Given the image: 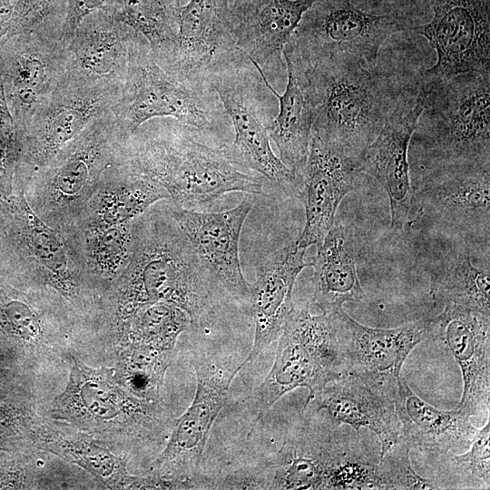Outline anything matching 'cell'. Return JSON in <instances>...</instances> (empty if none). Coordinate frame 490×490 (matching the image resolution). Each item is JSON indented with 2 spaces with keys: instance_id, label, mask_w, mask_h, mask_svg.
Here are the masks:
<instances>
[{
  "instance_id": "d6a6232c",
  "label": "cell",
  "mask_w": 490,
  "mask_h": 490,
  "mask_svg": "<svg viewBox=\"0 0 490 490\" xmlns=\"http://www.w3.org/2000/svg\"><path fill=\"white\" fill-rule=\"evenodd\" d=\"M44 448L81 466L110 488L146 489L148 477L129 474L126 460L117 456L103 444L84 435L53 429H39Z\"/></svg>"
},
{
  "instance_id": "c3c4849f",
  "label": "cell",
  "mask_w": 490,
  "mask_h": 490,
  "mask_svg": "<svg viewBox=\"0 0 490 490\" xmlns=\"http://www.w3.org/2000/svg\"><path fill=\"white\" fill-rule=\"evenodd\" d=\"M0 278H1V270H0Z\"/></svg>"
},
{
  "instance_id": "9c48e42d",
  "label": "cell",
  "mask_w": 490,
  "mask_h": 490,
  "mask_svg": "<svg viewBox=\"0 0 490 490\" xmlns=\"http://www.w3.org/2000/svg\"><path fill=\"white\" fill-rule=\"evenodd\" d=\"M309 420L263 465L266 489H382L377 463L342 426Z\"/></svg>"
},
{
  "instance_id": "484cf974",
  "label": "cell",
  "mask_w": 490,
  "mask_h": 490,
  "mask_svg": "<svg viewBox=\"0 0 490 490\" xmlns=\"http://www.w3.org/2000/svg\"><path fill=\"white\" fill-rule=\"evenodd\" d=\"M318 0H259L235 25L236 45L278 86L286 70L283 49Z\"/></svg>"
},
{
  "instance_id": "ab89813d",
  "label": "cell",
  "mask_w": 490,
  "mask_h": 490,
  "mask_svg": "<svg viewBox=\"0 0 490 490\" xmlns=\"http://www.w3.org/2000/svg\"><path fill=\"white\" fill-rule=\"evenodd\" d=\"M409 449L408 444L401 438L380 456L377 471L383 489H440L435 481L419 475L414 470Z\"/></svg>"
},
{
  "instance_id": "2e32d148",
  "label": "cell",
  "mask_w": 490,
  "mask_h": 490,
  "mask_svg": "<svg viewBox=\"0 0 490 490\" xmlns=\"http://www.w3.org/2000/svg\"><path fill=\"white\" fill-rule=\"evenodd\" d=\"M433 15L410 31L424 36L436 62L421 77L448 79L466 73L490 77V0H430Z\"/></svg>"
},
{
  "instance_id": "7c38bea8",
  "label": "cell",
  "mask_w": 490,
  "mask_h": 490,
  "mask_svg": "<svg viewBox=\"0 0 490 490\" xmlns=\"http://www.w3.org/2000/svg\"><path fill=\"white\" fill-rule=\"evenodd\" d=\"M413 25L398 12L374 14L351 0H318L302 16L290 42L308 64L344 60L375 67L382 44Z\"/></svg>"
},
{
  "instance_id": "7402d4cb",
  "label": "cell",
  "mask_w": 490,
  "mask_h": 490,
  "mask_svg": "<svg viewBox=\"0 0 490 490\" xmlns=\"http://www.w3.org/2000/svg\"><path fill=\"white\" fill-rule=\"evenodd\" d=\"M133 34L109 9L91 13L67 44L65 75L91 86L122 90Z\"/></svg>"
},
{
  "instance_id": "3957f363",
  "label": "cell",
  "mask_w": 490,
  "mask_h": 490,
  "mask_svg": "<svg viewBox=\"0 0 490 490\" xmlns=\"http://www.w3.org/2000/svg\"><path fill=\"white\" fill-rule=\"evenodd\" d=\"M0 270L12 284L53 289L79 315L95 312L98 295L77 234L43 221L20 183H15L8 201L0 202Z\"/></svg>"
},
{
  "instance_id": "4316f807",
  "label": "cell",
  "mask_w": 490,
  "mask_h": 490,
  "mask_svg": "<svg viewBox=\"0 0 490 490\" xmlns=\"http://www.w3.org/2000/svg\"><path fill=\"white\" fill-rule=\"evenodd\" d=\"M287 83L282 94L266 80L278 100L279 110L269 127L279 159L300 181L309 154L314 122V104L306 64L289 41L283 49Z\"/></svg>"
},
{
  "instance_id": "9a60e30c",
  "label": "cell",
  "mask_w": 490,
  "mask_h": 490,
  "mask_svg": "<svg viewBox=\"0 0 490 490\" xmlns=\"http://www.w3.org/2000/svg\"><path fill=\"white\" fill-rule=\"evenodd\" d=\"M336 318L346 373L395 402L408 354L419 343L436 340L435 318H424L394 328L367 327L343 309L336 312Z\"/></svg>"
},
{
  "instance_id": "44dd1931",
  "label": "cell",
  "mask_w": 490,
  "mask_h": 490,
  "mask_svg": "<svg viewBox=\"0 0 490 490\" xmlns=\"http://www.w3.org/2000/svg\"><path fill=\"white\" fill-rule=\"evenodd\" d=\"M230 0H189L178 8V38L170 74L207 80L210 70L238 50Z\"/></svg>"
},
{
  "instance_id": "6da1fadb",
  "label": "cell",
  "mask_w": 490,
  "mask_h": 490,
  "mask_svg": "<svg viewBox=\"0 0 490 490\" xmlns=\"http://www.w3.org/2000/svg\"><path fill=\"white\" fill-rule=\"evenodd\" d=\"M211 279L165 204H154L133 220L131 260L100 297L96 313L115 330L141 308L166 302L201 325L215 309Z\"/></svg>"
},
{
  "instance_id": "bcb514c9",
  "label": "cell",
  "mask_w": 490,
  "mask_h": 490,
  "mask_svg": "<svg viewBox=\"0 0 490 490\" xmlns=\"http://www.w3.org/2000/svg\"><path fill=\"white\" fill-rule=\"evenodd\" d=\"M9 426V420L5 412L0 410V435H3Z\"/></svg>"
},
{
  "instance_id": "7a4b0ae2",
  "label": "cell",
  "mask_w": 490,
  "mask_h": 490,
  "mask_svg": "<svg viewBox=\"0 0 490 490\" xmlns=\"http://www.w3.org/2000/svg\"><path fill=\"white\" fill-rule=\"evenodd\" d=\"M206 137L174 119L156 118L122 142L118 158L160 184L176 207L193 210L232 191L263 195V177L236 164L225 145Z\"/></svg>"
},
{
  "instance_id": "f1b7e54d",
  "label": "cell",
  "mask_w": 490,
  "mask_h": 490,
  "mask_svg": "<svg viewBox=\"0 0 490 490\" xmlns=\"http://www.w3.org/2000/svg\"><path fill=\"white\" fill-rule=\"evenodd\" d=\"M394 404L402 438L410 447L423 452L444 455L467 446L477 429L461 408L442 410L431 406L406 380L400 381Z\"/></svg>"
},
{
  "instance_id": "ac0fdd59",
  "label": "cell",
  "mask_w": 490,
  "mask_h": 490,
  "mask_svg": "<svg viewBox=\"0 0 490 490\" xmlns=\"http://www.w3.org/2000/svg\"><path fill=\"white\" fill-rule=\"evenodd\" d=\"M425 97L421 76L407 83L376 139L357 158L360 172L374 178L387 192L394 230L403 229L413 207L408 150Z\"/></svg>"
},
{
  "instance_id": "603a6c76",
  "label": "cell",
  "mask_w": 490,
  "mask_h": 490,
  "mask_svg": "<svg viewBox=\"0 0 490 490\" xmlns=\"http://www.w3.org/2000/svg\"><path fill=\"white\" fill-rule=\"evenodd\" d=\"M436 340H443L460 367L463 395L456 407L469 416L489 413L490 314L446 306L434 317Z\"/></svg>"
},
{
  "instance_id": "7dc6e473",
  "label": "cell",
  "mask_w": 490,
  "mask_h": 490,
  "mask_svg": "<svg viewBox=\"0 0 490 490\" xmlns=\"http://www.w3.org/2000/svg\"><path fill=\"white\" fill-rule=\"evenodd\" d=\"M181 2H182V0H178V3H179L180 5H181Z\"/></svg>"
},
{
  "instance_id": "ffe728a7",
  "label": "cell",
  "mask_w": 490,
  "mask_h": 490,
  "mask_svg": "<svg viewBox=\"0 0 490 490\" xmlns=\"http://www.w3.org/2000/svg\"><path fill=\"white\" fill-rule=\"evenodd\" d=\"M360 172L356 158L338 145L311 132L309 154L302 171L299 198L305 207V225L296 243L318 246L334 223L340 201L354 191Z\"/></svg>"
},
{
  "instance_id": "cb8c5ba5",
  "label": "cell",
  "mask_w": 490,
  "mask_h": 490,
  "mask_svg": "<svg viewBox=\"0 0 490 490\" xmlns=\"http://www.w3.org/2000/svg\"><path fill=\"white\" fill-rule=\"evenodd\" d=\"M304 410L313 415L324 412L322 420L334 426L348 425L357 435L360 428L369 429L380 441V456L402 438L394 402L348 373L329 381L307 399Z\"/></svg>"
},
{
  "instance_id": "8d00e7d4",
  "label": "cell",
  "mask_w": 490,
  "mask_h": 490,
  "mask_svg": "<svg viewBox=\"0 0 490 490\" xmlns=\"http://www.w3.org/2000/svg\"><path fill=\"white\" fill-rule=\"evenodd\" d=\"M114 377L128 392L146 400H159L165 372L175 355L174 349L124 343Z\"/></svg>"
},
{
  "instance_id": "d6986e66",
  "label": "cell",
  "mask_w": 490,
  "mask_h": 490,
  "mask_svg": "<svg viewBox=\"0 0 490 490\" xmlns=\"http://www.w3.org/2000/svg\"><path fill=\"white\" fill-rule=\"evenodd\" d=\"M211 276L238 302L250 307V286L240 262V237L252 202L243 200L232 209L205 212L165 204Z\"/></svg>"
},
{
  "instance_id": "d590c367",
  "label": "cell",
  "mask_w": 490,
  "mask_h": 490,
  "mask_svg": "<svg viewBox=\"0 0 490 490\" xmlns=\"http://www.w3.org/2000/svg\"><path fill=\"white\" fill-rule=\"evenodd\" d=\"M193 327L190 315L171 303L156 302L138 309L115 332L124 343L175 349L179 336Z\"/></svg>"
},
{
  "instance_id": "30bf717a",
  "label": "cell",
  "mask_w": 490,
  "mask_h": 490,
  "mask_svg": "<svg viewBox=\"0 0 490 490\" xmlns=\"http://www.w3.org/2000/svg\"><path fill=\"white\" fill-rule=\"evenodd\" d=\"M50 416L92 435L136 440L158 435L169 422L159 400L137 397L117 382L113 370L93 368L74 358L68 382L54 399Z\"/></svg>"
},
{
  "instance_id": "4fadbf2b",
  "label": "cell",
  "mask_w": 490,
  "mask_h": 490,
  "mask_svg": "<svg viewBox=\"0 0 490 490\" xmlns=\"http://www.w3.org/2000/svg\"><path fill=\"white\" fill-rule=\"evenodd\" d=\"M413 193L418 220L457 240L489 248L490 167L426 169Z\"/></svg>"
},
{
  "instance_id": "e575fe53",
  "label": "cell",
  "mask_w": 490,
  "mask_h": 490,
  "mask_svg": "<svg viewBox=\"0 0 490 490\" xmlns=\"http://www.w3.org/2000/svg\"><path fill=\"white\" fill-rule=\"evenodd\" d=\"M74 231L79 238L86 270L99 301L129 264L133 244V220L103 229Z\"/></svg>"
},
{
  "instance_id": "836d02e7",
  "label": "cell",
  "mask_w": 490,
  "mask_h": 490,
  "mask_svg": "<svg viewBox=\"0 0 490 490\" xmlns=\"http://www.w3.org/2000/svg\"><path fill=\"white\" fill-rule=\"evenodd\" d=\"M178 0H113L110 11L149 44L156 63L168 74L178 38Z\"/></svg>"
},
{
  "instance_id": "60d3db41",
  "label": "cell",
  "mask_w": 490,
  "mask_h": 490,
  "mask_svg": "<svg viewBox=\"0 0 490 490\" xmlns=\"http://www.w3.org/2000/svg\"><path fill=\"white\" fill-rule=\"evenodd\" d=\"M66 0H16L6 40L22 33L46 30L61 35Z\"/></svg>"
},
{
  "instance_id": "74e56055",
  "label": "cell",
  "mask_w": 490,
  "mask_h": 490,
  "mask_svg": "<svg viewBox=\"0 0 490 490\" xmlns=\"http://www.w3.org/2000/svg\"><path fill=\"white\" fill-rule=\"evenodd\" d=\"M336 312L313 315L308 306L293 307L282 330L299 340L325 369L341 375L346 369L338 340Z\"/></svg>"
},
{
  "instance_id": "5b68a950",
  "label": "cell",
  "mask_w": 490,
  "mask_h": 490,
  "mask_svg": "<svg viewBox=\"0 0 490 490\" xmlns=\"http://www.w3.org/2000/svg\"><path fill=\"white\" fill-rule=\"evenodd\" d=\"M423 81L424 107L410 144L427 169L490 167V77L466 73Z\"/></svg>"
},
{
  "instance_id": "d4e9b609",
  "label": "cell",
  "mask_w": 490,
  "mask_h": 490,
  "mask_svg": "<svg viewBox=\"0 0 490 490\" xmlns=\"http://www.w3.org/2000/svg\"><path fill=\"white\" fill-rule=\"evenodd\" d=\"M306 249L295 240L269 255L250 286V308L255 323L254 339L247 363L255 360L280 335L294 307L292 292L299 273L311 266L304 260Z\"/></svg>"
},
{
  "instance_id": "ba28073f",
  "label": "cell",
  "mask_w": 490,
  "mask_h": 490,
  "mask_svg": "<svg viewBox=\"0 0 490 490\" xmlns=\"http://www.w3.org/2000/svg\"><path fill=\"white\" fill-rule=\"evenodd\" d=\"M207 80L226 111L234 138L225 145L229 157L284 192L299 197L301 181L276 156L269 127L276 111L274 94L261 70L240 50L215 64Z\"/></svg>"
},
{
  "instance_id": "277c9868",
  "label": "cell",
  "mask_w": 490,
  "mask_h": 490,
  "mask_svg": "<svg viewBox=\"0 0 490 490\" xmlns=\"http://www.w3.org/2000/svg\"><path fill=\"white\" fill-rule=\"evenodd\" d=\"M306 70L314 104L312 132L357 159L379 133L407 83L344 60L306 64Z\"/></svg>"
},
{
  "instance_id": "7bdbcfd3",
  "label": "cell",
  "mask_w": 490,
  "mask_h": 490,
  "mask_svg": "<svg viewBox=\"0 0 490 490\" xmlns=\"http://www.w3.org/2000/svg\"><path fill=\"white\" fill-rule=\"evenodd\" d=\"M113 0H66L60 39L68 44L82 20L91 13L109 9Z\"/></svg>"
},
{
  "instance_id": "ee69618b",
  "label": "cell",
  "mask_w": 490,
  "mask_h": 490,
  "mask_svg": "<svg viewBox=\"0 0 490 490\" xmlns=\"http://www.w3.org/2000/svg\"><path fill=\"white\" fill-rule=\"evenodd\" d=\"M216 489H266L263 466L246 467L214 479Z\"/></svg>"
},
{
  "instance_id": "5bb4252c",
  "label": "cell",
  "mask_w": 490,
  "mask_h": 490,
  "mask_svg": "<svg viewBox=\"0 0 490 490\" xmlns=\"http://www.w3.org/2000/svg\"><path fill=\"white\" fill-rule=\"evenodd\" d=\"M121 92L91 86L64 75L25 130L15 181L24 186L34 171L46 164L92 121L112 113Z\"/></svg>"
},
{
  "instance_id": "e0dca14e",
  "label": "cell",
  "mask_w": 490,
  "mask_h": 490,
  "mask_svg": "<svg viewBox=\"0 0 490 490\" xmlns=\"http://www.w3.org/2000/svg\"><path fill=\"white\" fill-rule=\"evenodd\" d=\"M67 45L45 30L15 34L0 44V72L9 111L24 133L35 112L63 80Z\"/></svg>"
},
{
  "instance_id": "4dcf8cb0",
  "label": "cell",
  "mask_w": 490,
  "mask_h": 490,
  "mask_svg": "<svg viewBox=\"0 0 490 490\" xmlns=\"http://www.w3.org/2000/svg\"><path fill=\"white\" fill-rule=\"evenodd\" d=\"M489 248L457 243L436 263L431 270L430 292L434 306H458L490 314L489 260L481 265L474 257Z\"/></svg>"
},
{
  "instance_id": "83f0119b",
  "label": "cell",
  "mask_w": 490,
  "mask_h": 490,
  "mask_svg": "<svg viewBox=\"0 0 490 490\" xmlns=\"http://www.w3.org/2000/svg\"><path fill=\"white\" fill-rule=\"evenodd\" d=\"M162 200H170V196L160 184L130 169L117 155L102 175L74 230L131 221Z\"/></svg>"
},
{
  "instance_id": "f546056e",
  "label": "cell",
  "mask_w": 490,
  "mask_h": 490,
  "mask_svg": "<svg viewBox=\"0 0 490 490\" xmlns=\"http://www.w3.org/2000/svg\"><path fill=\"white\" fill-rule=\"evenodd\" d=\"M358 242L348 226L333 225L311 262L314 301L323 313L342 309L345 302H361L366 294L357 272Z\"/></svg>"
},
{
  "instance_id": "f35d334b",
  "label": "cell",
  "mask_w": 490,
  "mask_h": 490,
  "mask_svg": "<svg viewBox=\"0 0 490 490\" xmlns=\"http://www.w3.org/2000/svg\"><path fill=\"white\" fill-rule=\"evenodd\" d=\"M24 138V133L18 128L9 111L0 72V202L13 196Z\"/></svg>"
},
{
  "instance_id": "8992f818",
  "label": "cell",
  "mask_w": 490,
  "mask_h": 490,
  "mask_svg": "<svg viewBox=\"0 0 490 490\" xmlns=\"http://www.w3.org/2000/svg\"><path fill=\"white\" fill-rule=\"evenodd\" d=\"M112 113L127 138L144 122L171 118L210 139L230 133L231 123L208 80H180L154 60L146 40L134 33L126 78Z\"/></svg>"
},
{
  "instance_id": "f6af8a7d",
  "label": "cell",
  "mask_w": 490,
  "mask_h": 490,
  "mask_svg": "<svg viewBox=\"0 0 490 490\" xmlns=\"http://www.w3.org/2000/svg\"><path fill=\"white\" fill-rule=\"evenodd\" d=\"M259 0H232L231 9L235 22L247 15L257 5Z\"/></svg>"
},
{
  "instance_id": "b9f144b4",
  "label": "cell",
  "mask_w": 490,
  "mask_h": 490,
  "mask_svg": "<svg viewBox=\"0 0 490 490\" xmlns=\"http://www.w3.org/2000/svg\"><path fill=\"white\" fill-rule=\"evenodd\" d=\"M470 449L454 456L456 463L474 476L483 480L487 486L490 483V422L476 429L470 443Z\"/></svg>"
},
{
  "instance_id": "1f68e13d",
  "label": "cell",
  "mask_w": 490,
  "mask_h": 490,
  "mask_svg": "<svg viewBox=\"0 0 490 490\" xmlns=\"http://www.w3.org/2000/svg\"><path fill=\"white\" fill-rule=\"evenodd\" d=\"M338 376L325 369L299 340L282 330L272 367L251 397L258 419L288 392L306 387L309 399Z\"/></svg>"
},
{
  "instance_id": "8fae6325",
  "label": "cell",
  "mask_w": 490,
  "mask_h": 490,
  "mask_svg": "<svg viewBox=\"0 0 490 490\" xmlns=\"http://www.w3.org/2000/svg\"><path fill=\"white\" fill-rule=\"evenodd\" d=\"M247 364L216 351H198L191 365L196 390L191 405L172 422L166 446L153 463L152 475L171 482L175 489H211V477L200 474L211 426L227 402L230 385Z\"/></svg>"
},
{
  "instance_id": "52a82bcc",
  "label": "cell",
  "mask_w": 490,
  "mask_h": 490,
  "mask_svg": "<svg viewBox=\"0 0 490 490\" xmlns=\"http://www.w3.org/2000/svg\"><path fill=\"white\" fill-rule=\"evenodd\" d=\"M125 139L113 113L92 121L24 182L33 211L56 230H74Z\"/></svg>"
}]
</instances>
